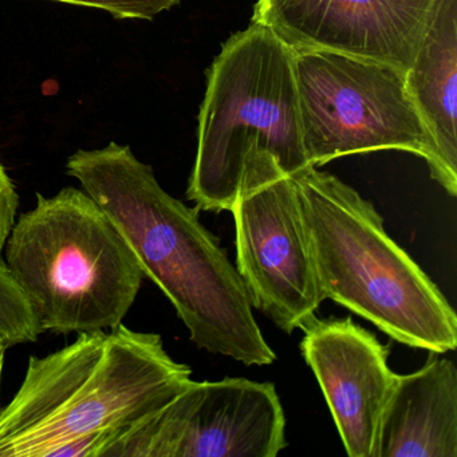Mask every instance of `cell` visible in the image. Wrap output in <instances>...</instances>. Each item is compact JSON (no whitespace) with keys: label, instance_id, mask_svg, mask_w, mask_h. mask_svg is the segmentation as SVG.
Segmentation results:
<instances>
[{"label":"cell","instance_id":"cell-9","mask_svg":"<svg viewBox=\"0 0 457 457\" xmlns=\"http://www.w3.org/2000/svg\"><path fill=\"white\" fill-rule=\"evenodd\" d=\"M435 0H258L253 22L293 52L328 50L408 71Z\"/></svg>","mask_w":457,"mask_h":457},{"label":"cell","instance_id":"cell-13","mask_svg":"<svg viewBox=\"0 0 457 457\" xmlns=\"http://www.w3.org/2000/svg\"><path fill=\"white\" fill-rule=\"evenodd\" d=\"M54 2L103 10L117 20L144 21H152L162 12L180 4V0H54Z\"/></svg>","mask_w":457,"mask_h":457},{"label":"cell","instance_id":"cell-12","mask_svg":"<svg viewBox=\"0 0 457 457\" xmlns=\"http://www.w3.org/2000/svg\"><path fill=\"white\" fill-rule=\"evenodd\" d=\"M406 84L446 172L457 181V0H435Z\"/></svg>","mask_w":457,"mask_h":457},{"label":"cell","instance_id":"cell-6","mask_svg":"<svg viewBox=\"0 0 457 457\" xmlns=\"http://www.w3.org/2000/svg\"><path fill=\"white\" fill-rule=\"evenodd\" d=\"M294 53V76L307 164L369 152L417 154L451 196L457 181L446 172L432 135L406 84V71L328 50Z\"/></svg>","mask_w":457,"mask_h":457},{"label":"cell","instance_id":"cell-14","mask_svg":"<svg viewBox=\"0 0 457 457\" xmlns=\"http://www.w3.org/2000/svg\"><path fill=\"white\" fill-rule=\"evenodd\" d=\"M20 196L6 170L0 162V256L17 221Z\"/></svg>","mask_w":457,"mask_h":457},{"label":"cell","instance_id":"cell-7","mask_svg":"<svg viewBox=\"0 0 457 457\" xmlns=\"http://www.w3.org/2000/svg\"><path fill=\"white\" fill-rule=\"evenodd\" d=\"M229 212L251 303L285 333L301 328L323 298L293 176L272 156L248 159Z\"/></svg>","mask_w":457,"mask_h":457},{"label":"cell","instance_id":"cell-15","mask_svg":"<svg viewBox=\"0 0 457 457\" xmlns=\"http://www.w3.org/2000/svg\"><path fill=\"white\" fill-rule=\"evenodd\" d=\"M10 275L4 262L0 259V302L4 299L6 294L7 287H9Z\"/></svg>","mask_w":457,"mask_h":457},{"label":"cell","instance_id":"cell-1","mask_svg":"<svg viewBox=\"0 0 457 457\" xmlns=\"http://www.w3.org/2000/svg\"><path fill=\"white\" fill-rule=\"evenodd\" d=\"M66 170L119 229L144 277L170 299L197 347L247 366L277 361L237 267L197 211L160 186L151 165L113 141L79 149Z\"/></svg>","mask_w":457,"mask_h":457},{"label":"cell","instance_id":"cell-11","mask_svg":"<svg viewBox=\"0 0 457 457\" xmlns=\"http://www.w3.org/2000/svg\"><path fill=\"white\" fill-rule=\"evenodd\" d=\"M429 353L420 370L395 374L382 414L378 457H457V369Z\"/></svg>","mask_w":457,"mask_h":457},{"label":"cell","instance_id":"cell-2","mask_svg":"<svg viewBox=\"0 0 457 457\" xmlns=\"http://www.w3.org/2000/svg\"><path fill=\"white\" fill-rule=\"evenodd\" d=\"M162 336L127 328L81 333L29 358L14 398L0 409V457H53L66 444L124 429L159 411L191 381Z\"/></svg>","mask_w":457,"mask_h":457},{"label":"cell","instance_id":"cell-16","mask_svg":"<svg viewBox=\"0 0 457 457\" xmlns=\"http://www.w3.org/2000/svg\"><path fill=\"white\" fill-rule=\"evenodd\" d=\"M7 349H9V347L0 342V387H2V377H4V358H6Z\"/></svg>","mask_w":457,"mask_h":457},{"label":"cell","instance_id":"cell-8","mask_svg":"<svg viewBox=\"0 0 457 457\" xmlns=\"http://www.w3.org/2000/svg\"><path fill=\"white\" fill-rule=\"evenodd\" d=\"M287 446L271 382L189 381L159 411L124 428L109 457H275Z\"/></svg>","mask_w":457,"mask_h":457},{"label":"cell","instance_id":"cell-3","mask_svg":"<svg viewBox=\"0 0 457 457\" xmlns=\"http://www.w3.org/2000/svg\"><path fill=\"white\" fill-rule=\"evenodd\" d=\"M318 287L390 338L428 352L457 346V317L440 288L387 235L354 188L317 167L294 173Z\"/></svg>","mask_w":457,"mask_h":457},{"label":"cell","instance_id":"cell-4","mask_svg":"<svg viewBox=\"0 0 457 457\" xmlns=\"http://www.w3.org/2000/svg\"><path fill=\"white\" fill-rule=\"evenodd\" d=\"M4 253L41 333L116 328L145 278L103 208L74 187L54 196L37 194L36 207L15 221Z\"/></svg>","mask_w":457,"mask_h":457},{"label":"cell","instance_id":"cell-5","mask_svg":"<svg viewBox=\"0 0 457 457\" xmlns=\"http://www.w3.org/2000/svg\"><path fill=\"white\" fill-rule=\"evenodd\" d=\"M272 156L288 175L309 167L302 143L294 53L253 22L221 47L208 71L187 197L231 211L248 159Z\"/></svg>","mask_w":457,"mask_h":457},{"label":"cell","instance_id":"cell-10","mask_svg":"<svg viewBox=\"0 0 457 457\" xmlns=\"http://www.w3.org/2000/svg\"><path fill=\"white\" fill-rule=\"evenodd\" d=\"M301 328L302 355L322 389L346 453L378 457L382 414L395 381L386 347L352 318L312 317Z\"/></svg>","mask_w":457,"mask_h":457}]
</instances>
